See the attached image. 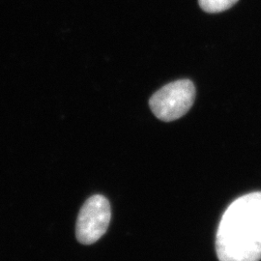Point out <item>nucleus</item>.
<instances>
[{
    "instance_id": "1",
    "label": "nucleus",
    "mask_w": 261,
    "mask_h": 261,
    "mask_svg": "<svg viewBox=\"0 0 261 261\" xmlns=\"http://www.w3.org/2000/svg\"><path fill=\"white\" fill-rule=\"evenodd\" d=\"M220 261L261 259V192L238 197L224 211L216 235Z\"/></svg>"
},
{
    "instance_id": "2",
    "label": "nucleus",
    "mask_w": 261,
    "mask_h": 261,
    "mask_svg": "<svg viewBox=\"0 0 261 261\" xmlns=\"http://www.w3.org/2000/svg\"><path fill=\"white\" fill-rule=\"evenodd\" d=\"M196 88L189 80L176 81L161 88L150 98V109L160 120H177L194 105Z\"/></svg>"
},
{
    "instance_id": "3",
    "label": "nucleus",
    "mask_w": 261,
    "mask_h": 261,
    "mask_svg": "<svg viewBox=\"0 0 261 261\" xmlns=\"http://www.w3.org/2000/svg\"><path fill=\"white\" fill-rule=\"evenodd\" d=\"M111 218V205L105 196L96 195L89 197L77 217L76 239L84 245L97 242L107 232Z\"/></svg>"
},
{
    "instance_id": "4",
    "label": "nucleus",
    "mask_w": 261,
    "mask_h": 261,
    "mask_svg": "<svg viewBox=\"0 0 261 261\" xmlns=\"http://www.w3.org/2000/svg\"><path fill=\"white\" fill-rule=\"evenodd\" d=\"M239 0H198L200 8L207 13H221L230 9Z\"/></svg>"
}]
</instances>
